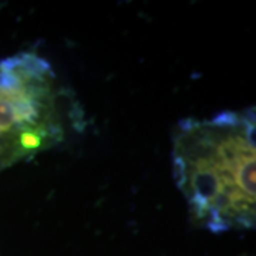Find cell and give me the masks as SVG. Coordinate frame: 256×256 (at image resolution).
<instances>
[{
    "label": "cell",
    "mask_w": 256,
    "mask_h": 256,
    "mask_svg": "<svg viewBox=\"0 0 256 256\" xmlns=\"http://www.w3.org/2000/svg\"><path fill=\"white\" fill-rule=\"evenodd\" d=\"M64 137L62 96L53 68L33 53L0 63V171Z\"/></svg>",
    "instance_id": "obj_2"
},
{
    "label": "cell",
    "mask_w": 256,
    "mask_h": 256,
    "mask_svg": "<svg viewBox=\"0 0 256 256\" xmlns=\"http://www.w3.org/2000/svg\"><path fill=\"white\" fill-rule=\"evenodd\" d=\"M254 110L184 120L172 136V168L192 222L212 232L255 226Z\"/></svg>",
    "instance_id": "obj_1"
}]
</instances>
